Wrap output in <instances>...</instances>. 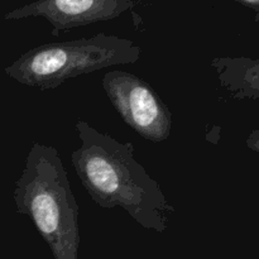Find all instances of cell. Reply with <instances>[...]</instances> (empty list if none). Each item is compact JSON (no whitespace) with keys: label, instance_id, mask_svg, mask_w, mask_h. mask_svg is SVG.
<instances>
[{"label":"cell","instance_id":"1","mask_svg":"<svg viewBox=\"0 0 259 259\" xmlns=\"http://www.w3.org/2000/svg\"><path fill=\"white\" fill-rule=\"evenodd\" d=\"M81 146L72 152L73 168L93 201L103 209L120 207L146 229L163 233L175 207L161 186L134 158L131 142L76 123Z\"/></svg>","mask_w":259,"mask_h":259},{"label":"cell","instance_id":"2","mask_svg":"<svg viewBox=\"0 0 259 259\" xmlns=\"http://www.w3.org/2000/svg\"><path fill=\"white\" fill-rule=\"evenodd\" d=\"M17 212L29 218L55 259H78V209L57 149L35 142L13 192Z\"/></svg>","mask_w":259,"mask_h":259},{"label":"cell","instance_id":"3","mask_svg":"<svg viewBox=\"0 0 259 259\" xmlns=\"http://www.w3.org/2000/svg\"><path fill=\"white\" fill-rule=\"evenodd\" d=\"M141 53L142 48L128 38L99 33L28 50L4 72L22 85L40 91L55 90L76 76L138 62Z\"/></svg>","mask_w":259,"mask_h":259},{"label":"cell","instance_id":"4","mask_svg":"<svg viewBox=\"0 0 259 259\" xmlns=\"http://www.w3.org/2000/svg\"><path fill=\"white\" fill-rule=\"evenodd\" d=\"M103 89L124 123L146 141L161 143L172 131V113L147 81L121 70L108 71Z\"/></svg>","mask_w":259,"mask_h":259},{"label":"cell","instance_id":"5","mask_svg":"<svg viewBox=\"0 0 259 259\" xmlns=\"http://www.w3.org/2000/svg\"><path fill=\"white\" fill-rule=\"evenodd\" d=\"M137 0H35L4 15L7 20L45 18L52 25V35L58 37L83 25L118 18L133 9Z\"/></svg>","mask_w":259,"mask_h":259},{"label":"cell","instance_id":"6","mask_svg":"<svg viewBox=\"0 0 259 259\" xmlns=\"http://www.w3.org/2000/svg\"><path fill=\"white\" fill-rule=\"evenodd\" d=\"M219 82L233 99L259 100V60L248 57H214L210 62Z\"/></svg>","mask_w":259,"mask_h":259},{"label":"cell","instance_id":"7","mask_svg":"<svg viewBox=\"0 0 259 259\" xmlns=\"http://www.w3.org/2000/svg\"><path fill=\"white\" fill-rule=\"evenodd\" d=\"M245 143H247L248 148H250L252 151L259 153V129H255V131H253L252 133L249 134V137L247 138Z\"/></svg>","mask_w":259,"mask_h":259},{"label":"cell","instance_id":"8","mask_svg":"<svg viewBox=\"0 0 259 259\" xmlns=\"http://www.w3.org/2000/svg\"><path fill=\"white\" fill-rule=\"evenodd\" d=\"M240 4L250 8L255 12V20H259V0H237Z\"/></svg>","mask_w":259,"mask_h":259}]
</instances>
